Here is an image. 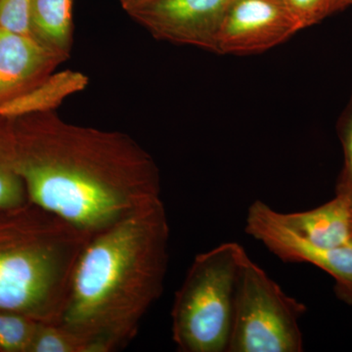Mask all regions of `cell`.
<instances>
[{"instance_id":"15","label":"cell","mask_w":352,"mask_h":352,"mask_svg":"<svg viewBox=\"0 0 352 352\" xmlns=\"http://www.w3.org/2000/svg\"><path fill=\"white\" fill-rule=\"evenodd\" d=\"M39 322L0 310V352H29Z\"/></svg>"},{"instance_id":"7","label":"cell","mask_w":352,"mask_h":352,"mask_svg":"<svg viewBox=\"0 0 352 352\" xmlns=\"http://www.w3.org/2000/svg\"><path fill=\"white\" fill-rule=\"evenodd\" d=\"M232 0H155L131 17L154 38L215 51Z\"/></svg>"},{"instance_id":"16","label":"cell","mask_w":352,"mask_h":352,"mask_svg":"<svg viewBox=\"0 0 352 352\" xmlns=\"http://www.w3.org/2000/svg\"><path fill=\"white\" fill-rule=\"evenodd\" d=\"M300 31L340 10L339 0H280Z\"/></svg>"},{"instance_id":"1","label":"cell","mask_w":352,"mask_h":352,"mask_svg":"<svg viewBox=\"0 0 352 352\" xmlns=\"http://www.w3.org/2000/svg\"><path fill=\"white\" fill-rule=\"evenodd\" d=\"M9 120L28 199L82 233L162 200L156 162L127 134L72 124L56 111Z\"/></svg>"},{"instance_id":"17","label":"cell","mask_w":352,"mask_h":352,"mask_svg":"<svg viewBox=\"0 0 352 352\" xmlns=\"http://www.w3.org/2000/svg\"><path fill=\"white\" fill-rule=\"evenodd\" d=\"M338 132L344 152V166L338 180L336 195L344 197L352 207V96L340 117Z\"/></svg>"},{"instance_id":"12","label":"cell","mask_w":352,"mask_h":352,"mask_svg":"<svg viewBox=\"0 0 352 352\" xmlns=\"http://www.w3.org/2000/svg\"><path fill=\"white\" fill-rule=\"evenodd\" d=\"M74 0H32V36L69 59L73 45Z\"/></svg>"},{"instance_id":"11","label":"cell","mask_w":352,"mask_h":352,"mask_svg":"<svg viewBox=\"0 0 352 352\" xmlns=\"http://www.w3.org/2000/svg\"><path fill=\"white\" fill-rule=\"evenodd\" d=\"M89 80L80 72L52 73L34 87L0 103V118L12 120L34 113L56 111L67 98L82 91Z\"/></svg>"},{"instance_id":"4","label":"cell","mask_w":352,"mask_h":352,"mask_svg":"<svg viewBox=\"0 0 352 352\" xmlns=\"http://www.w3.org/2000/svg\"><path fill=\"white\" fill-rule=\"evenodd\" d=\"M235 242L194 258L171 308L173 342L180 352H227L241 256Z\"/></svg>"},{"instance_id":"3","label":"cell","mask_w":352,"mask_h":352,"mask_svg":"<svg viewBox=\"0 0 352 352\" xmlns=\"http://www.w3.org/2000/svg\"><path fill=\"white\" fill-rule=\"evenodd\" d=\"M89 237L30 201L0 208V310L57 323Z\"/></svg>"},{"instance_id":"20","label":"cell","mask_w":352,"mask_h":352,"mask_svg":"<svg viewBox=\"0 0 352 352\" xmlns=\"http://www.w3.org/2000/svg\"><path fill=\"white\" fill-rule=\"evenodd\" d=\"M340 10L352 6V0H339Z\"/></svg>"},{"instance_id":"10","label":"cell","mask_w":352,"mask_h":352,"mask_svg":"<svg viewBox=\"0 0 352 352\" xmlns=\"http://www.w3.org/2000/svg\"><path fill=\"white\" fill-rule=\"evenodd\" d=\"M279 215L289 228L321 247L352 244V207L344 197L336 195L314 210Z\"/></svg>"},{"instance_id":"13","label":"cell","mask_w":352,"mask_h":352,"mask_svg":"<svg viewBox=\"0 0 352 352\" xmlns=\"http://www.w3.org/2000/svg\"><path fill=\"white\" fill-rule=\"evenodd\" d=\"M28 201L24 182L15 168L10 120L0 118V208L14 207Z\"/></svg>"},{"instance_id":"8","label":"cell","mask_w":352,"mask_h":352,"mask_svg":"<svg viewBox=\"0 0 352 352\" xmlns=\"http://www.w3.org/2000/svg\"><path fill=\"white\" fill-rule=\"evenodd\" d=\"M300 31L280 0H232L220 27L215 52L261 53Z\"/></svg>"},{"instance_id":"14","label":"cell","mask_w":352,"mask_h":352,"mask_svg":"<svg viewBox=\"0 0 352 352\" xmlns=\"http://www.w3.org/2000/svg\"><path fill=\"white\" fill-rule=\"evenodd\" d=\"M29 352H94L80 336L56 323L39 322Z\"/></svg>"},{"instance_id":"9","label":"cell","mask_w":352,"mask_h":352,"mask_svg":"<svg viewBox=\"0 0 352 352\" xmlns=\"http://www.w3.org/2000/svg\"><path fill=\"white\" fill-rule=\"evenodd\" d=\"M64 61L34 36L0 28V103L41 82Z\"/></svg>"},{"instance_id":"18","label":"cell","mask_w":352,"mask_h":352,"mask_svg":"<svg viewBox=\"0 0 352 352\" xmlns=\"http://www.w3.org/2000/svg\"><path fill=\"white\" fill-rule=\"evenodd\" d=\"M32 0H0V28L32 36Z\"/></svg>"},{"instance_id":"19","label":"cell","mask_w":352,"mask_h":352,"mask_svg":"<svg viewBox=\"0 0 352 352\" xmlns=\"http://www.w3.org/2000/svg\"><path fill=\"white\" fill-rule=\"evenodd\" d=\"M153 1H155V0H120V6L129 15L139 10L142 7L148 6Z\"/></svg>"},{"instance_id":"5","label":"cell","mask_w":352,"mask_h":352,"mask_svg":"<svg viewBox=\"0 0 352 352\" xmlns=\"http://www.w3.org/2000/svg\"><path fill=\"white\" fill-rule=\"evenodd\" d=\"M307 307L287 295L256 263L241 256L227 352H300Z\"/></svg>"},{"instance_id":"6","label":"cell","mask_w":352,"mask_h":352,"mask_svg":"<svg viewBox=\"0 0 352 352\" xmlns=\"http://www.w3.org/2000/svg\"><path fill=\"white\" fill-rule=\"evenodd\" d=\"M245 230L285 263H307L326 271L336 280L338 295L352 303V244L339 248L314 244L289 228L279 212L261 200L250 206Z\"/></svg>"},{"instance_id":"2","label":"cell","mask_w":352,"mask_h":352,"mask_svg":"<svg viewBox=\"0 0 352 352\" xmlns=\"http://www.w3.org/2000/svg\"><path fill=\"white\" fill-rule=\"evenodd\" d=\"M168 242L162 200L90 236L56 324L87 340L94 352L126 349L163 293Z\"/></svg>"}]
</instances>
